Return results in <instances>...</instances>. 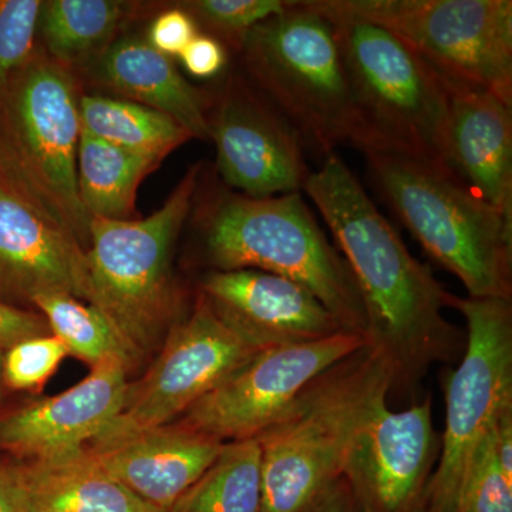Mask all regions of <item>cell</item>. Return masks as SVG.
Returning a JSON list of instances; mask_svg holds the SVG:
<instances>
[{"instance_id": "obj_1", "label": "cell", "mask_w": 512, "mask_h": 512, "mask_svg": "<svg viewBox=\"0 0 512 512\" xmlns=\"http://www.w3.org/2000/svg\"><path fill=\"white\" fill-rule=\"evenodd\" d=\"M303 191L316 205L355 276L366 312V343L386 359L392 392L417 403L431 367L456 362L467 333L444 316L448 292L417 261L335 153L312 171Z\"/></svg>"}, {"instance_id": "obj_2", "label": "cell", "mask_w": 512, "mask_h": 512, "mask_svg": "<svg viewBox=\"0 0 512 512\" xmlns=\"http://www.w3.org/2000/svg\"><path fill=\"white\" fill-rule=\"evenodd\" d=\"M393 376L367 346L312 380L254 437L261 448L262 512H309L342 480L359 436L389 406Z\"/></svg>"}, {"instance_id": "obj_3", "label": "cell", "mask_w": 512, "mask_h": 512, "mask_svg": "<svg viewBox=\"0 0 512 512\" xmlns=\"http://www.w3.org/2000/svg\"><path fill=\"white\" fill-rule=\"evenodd\" d=\"M210 271L255 269L284 276L315 295L348 332L366 339V312L348 262L333 247L301 192L252 198L212 187L194 217Z\"/></svg>"}, {"instance_id": "obj_4", "label": "cell", "mask_w": 512, "mask_h": 512, "mask_svg": "<svg viewBox=\"0 0 512 512\" xmlns=\"http://www.w3.org/2000/svg\"><path fill=\"white\" fill-rule=\"evenodd\" d=\"M242 69L284 114L305 147L323 158L340 146L383 151L350 86L335 26L309 0L289 2L245 39Z\"/></svg>"}, {"instance_id": "obj_5", "label": "cell", "mask_w": 512, "mask_h": 512, "mask_svg": "<svg viewBox=\"0 0 512 512\" xmlns=\"http://www.w3.org/2000/svg\"><path fill=\"white\" fill-rule=\"evenodd\" d=\"M201 170V164L192 165L150 217L90 222L87 303L109 319L138 367L157 355L168 332L188 313L173 258Z\"/></svg>"}, {"instance_id": "obj_6", "label": "cell", "mask_w": 512, "mask_h": 512, "mask_svg": "<svg viewBox=\"0 0 512 512\" xmlns=\"http://www.w3.org/2000/svg\"><path fill=\"white\" fill-rule=\"evenodd\" d=\"M365 157L380 197L470 298L512 301V221L437 165L394 151Z\"/></svg>"}, {"instance_id": "obj_7", "label": "cell", "mask_w": 512, "mask_h": 512, "mask_svg": "<svg viewBox=\"0 0 512 512\" xmlns=\"http://www.w3.org/2000/svg\"><path fill=\"white\" fill-rule=\"evenodd\" d=\"M82 96L77 73L37 47L0 94V170L86 249L92 220L77 188Z\"/></svg>"}, {"instance_id": "obj_8", "label": "cell", "mask_w": 512, "mask_h": 512, "mask_svg": "<svg viewBox=\"0 0 512 512\" xmlns=\"http://www.w3.org/2000/svg\"><path fill=\"white\" fill-rule=\"evenodd\" d=\"M309 2L335 26L357 107L383 151L420 158L453 174L443 77L386 29Z\"/></svg>"}, {"instance_id": "obj_9", "label": "cell", "mask_w": 512, "mask_h": 512, "mask_svg": "<svg viewBox=\"0 0 512 512\" xmlns=\"http://www.w3.org/2000/svg\"><path fill=\"white\" fill-rule=\"evenodd\" d=\"M447 308L466 319L467 342L460 365L443 379L446 427L424 512H457L474 458L512 406V301L448 293Z\"/></svg>"}, {"instance_id": "obj_10", "label": "cell", "mask_w": 512, "mask_h": 512, "mask_svg": "<svg viewBox=\"0 0 512 512\" xmlns=\"http://www.w3.org/2000/svg\"><path fill=\"white\" fill-rule=\"evenodd\" d=\"M399 37L440 74L512 106L511 0H313Z\"/></svg>"}, {"instance_id": "obj_11", "label": "cell", "mask_w": 512, "mask_h": 512, "mask_svg": "<svg viewBox=\"0 0 512 512\" xmlns=\"http://www.w3.org/2000/svg\"><path fill=\"white\" fill-rule=\"evenodd\" d=\"M365 345L363 336L342 332L261 350L174 423L221 443L254 439L315 377Z\"/></svg>"}, {"instance_id": "obj_12", "label": "cell", "mask_w": 512, "mask_h": 512, "mask_svg": "<svg viewBox=\"0 0 512 512\" xmlns=\"http://www.w3.org/2000/svg\"><path fill=\"white\" fill-rule=\"evenodd\" d=\"M258 352L197 295L191 311L168 332L147 372L128 382L121 412L109 426L143 429L174 423Z\"/></svg>"}, {"instance_id": "obj_13", "label": "cell", "mask_w": 512, "mask_h": 512, "mask_svg": "<svg viewBox=\"0 0 512 512\" xmlns=\"http://www.w3.org/2000/svg\"><path fill=\"white\" fill-rule=\"evenodd\" d=\"M217 173L225 187L252 198L303 191L309 174L295 127L244 74H231L208 110Z\"/></svg>"}, {"instance_id": "obj_14", "label": "cell", "mask_w": 512, "mask_h": 512, "mask_svg": "<svg viewBox=\"0 0 512 512\" xmlns=\"http://www.w3.org/2000/svg\"><path fill=\"white\" fill-rule=\"evenodd\" d=\"M439 456L427 396L400 412L384 407L357 436L342 478L359 512H424Z\"/></svg>"}, {"instance_id": "obj_15", "label": "cell", "mask_w": 512, "mask_h": 512, "mask_svg": "<svg viewBox=\"0 0 512 512\" xmlns=\"http://www.w3.org/2000/svg\"><path fill=\"white\" fill-rule=\"evenodd\" d=\"M89 292L86 249L0 170V302L32 309L37 296Z\"/></svg>"}, {"instance_id": "obj_16", "label": "cell", "mask_w": 512, "mask_h": 512, "mask_svg": "<svg viewBox=\"0 0 512 512\" xmlns=\"http://www.w3.org/2000/svg\"><path fill=\"white\" fill-rule=\"evenodd\" d=\"M198 295L229 330L255 350L316 342L348 332L308 289L269 272L208 271Z\"/></svg>"}, {"instance_id": "obj_17", "label": "cell", "mask_w": 512, "mask_h": 512, "mask_svg": "<svg viewBox=\"0 0 512 512\" xmlns=\"http://www.w3.org/2000/svg\"><path fill=\"white\" fill-rule=\"evenodd\" d=\"M128 376L130 372L123 363H100L66 392L2 414L0 450L16 460L79 453L119 416Z\"/></svg>"}, {"instance_id": "obj_18", "label": "cell", "mask_w": 512, "mask_h": 512, "mask_svg": "<svg viewBox=\"0 0 512 512\" xmlns=\"http://www.w3.org/2000/svg\"><path fill=\"white\" fill-rule=\"evenodd\" d=\"M224 443L177 423L107 426L87 448L101 467L141 501L168 512L214 463Z\"/></svg>"}, {"instance_id": "obj_19", "label": "cell", "mask_w": 512, "mask_h": 512, "mask_svg": "<svg viewBox=\"0 0 512 512\" xmlns=\"http://www.w3.org/2000/svg\"><path fill=\"white\" fill-rule=\"evenodd\" d=\"M443 80L448 165L468 190L512 221V106L483 87Z\"/></svg>"}, {"instance_id": "obj_20", "label": "cell", "mask_w": 512, "mask_h": 512, "mask_svg": "<svg viewBox=\"0 0 512 512\" xmlns=\"http://www.w3.org/2000/svg\"><path fill=\"white\" fill-rule=\"evenodd\" d=\"M0 471L15 512H161L114 480L87 447L0 463Z\"/></svg>"}, {"instance_id": "obj_21", "label": "cell", "mask_w": 512, "mask_h": 512, "mask_svg": "<svg viewBox=\"0 0 512 512\" xmlns=\"http://www.w3.org/2000/svg\"><path fill=\"white\" fill-rule=\"evenodd\" d=\"M87 67L104 89L119 94L120 99L167 114L192 138H210V96L188 83L173 59L144 37H117Z\"/></svg>"}, {"instance_id": "obj_22", "label": "cell", "mask_w": 512, "mask_h": 512, "mask_svg": "<svg viewBox=\"0 0 512 512\" xmlns=\"http://www.w3.org/2000/svg\"><path fill=\"white\" fill-rule=\"evenodd\" d=\"M137 9V3L117 0H46L37 26L39 47L77 73L119 37Z\"/></svg>"}, {"instance_id": "obj_23", "label": "cell", "mask_w": 512, "mask_h": 512, "mask_svg": "<svg viewBox=\"0 0 512 512\" xmlns=\"http://www.w3.org/2000/svg\"><path fill=\"white\" fill-rule=\"evenodd\" d=\"M160 158L114 146L87 133L77 148V188L90 220H137V192Z\"/></svg>"}, {"instance_id": "obj_24", "label": "cell", "mask_w": 512, "mask_h": 512, "mask_svg": "<svg viewBox=\"0 0 512 512\" xmlns=\"http://www.w3.org/2000/svg\"><path fill=\"white\" fill-rule=\"evenodd\" d=\"M80 119L87 133L114 146L160 160L192 138L181 124L167 114L134 101L104 94H83L80 99Z\"/></svg>"}, {"instance_id": "obj_25", "label": "cell", "mask_w": 512, "mask_h": 512, "mask_svg": "<svg viewBox=\"0 0 512 512\" xmlns=\"http://www.w3.org/2000/svg\"><path fill=\"white\" fill-rule=\"evenodd\" d=\"M168 512H262L261 448L228 441L210 468Z\"/></svg>"}, {"instance_id": "obj_26", "label": "cell", "mask_w": 512, "mask_h": 512, "mask_svg": "<svg viewBox=\"0 0 512 512\" xmlns=\"http://www.w3.org/2000/svg\"><path fill=\"white\" fill-rule=\"evenodd\" d=\"M32 309L43 315L50 332L66 346L69 355L90 367L120 362L130 373L138 369L109 319L90 303L66 293H50L37 296Z\"/></svg>"}, {"instance_id": "obj_27", "label": "cell", "mask_w": 512, "mask_h": 512, "mask_svg": "<svg viewBox=\"0 0 512 512\" xmlns=\"http://www.w3.org/2000/svg\"><path fill=\"white\" fill-rule=\"evenodd\" d=\"M194 20L202 35L239 55L245 39L259 23L288 8L285 0H187L177 3Z\"/></svg>"}, {"instance_id": "obj_28", "label": "cell", "mask_w": 512, "mask_h": 512, "mask_svg": "<svg viewBox=\"0 0 512 512\" xmlns=\"http://www.w3.org/2000/svg\"><path fill=\"white\" fill-rule=\"evenodd\" d=\"M42 0H0V94L37 47Z\"/></svg>"}, {"instance_id": "obj_29", "label": "cell", "mask_w": 512, "mask_h": 512, "mask_svg": "<svg viewBox=\"0 0 512 512\" xmlns=\"http://www.w3.org/2000/svg\"><path fill=\"white\" fill-rule=\"evenodd\" d=\"M67 356L66 346L56 336L23 340L3 353V383L20 392H40Z\"/></svg>"}, {"instance_id": "obj_30", "label": "cell", "mask_w": 512, "mask_h": 512, "mask_svg": "<svg viewBox=\"0 0 512 512\" xmlns=\"http://www.w3.org/2000/svg\"><path fill=\"white\" fill-rule=\"evenodd\" d=\"M457 512H512V480L498 466L493 430L474 458Z\"/></svg>"}, {"instance_id": "obj_31", "label": "cell", "mask_w": 512, "mask_h": 512, "mask_svg": "<svg viewBox=\"0 0 512 512\" xmlns=\"http://www.w3.org/2000/svg\"><path fill=\"white\" fill-rule=\"evenodd\" d=\"M200 33L194 20L180 6L164 10L151 23L147 33V42L163 55L178 57L190 45L191 40Z\"/></svg>"}, {"instance_id": "obj_32", "label": "cell", "mask_w": 512, "mask_h": 512, "mask_svg": "<svg viewBox=\"0 0 512 512\" xmlns=\"http://www.w3.org/2000/svg\"><path fill=\"white\" fill-rule=\"evenodd\" d=\"M52 335L43 315L35 309L18 308L0 302V350L12 348L23 340Z\"/></svg>"}, {"instance_id": "obj_33", "label": "cell", "mask_w": 512, "mask_h": 512, "mask_svg": "<svg viewBox=\"0 0 512 512\" xmlns=\"http://www.w3.org/2000/svg\"><path fill=\"white\" fill-rule=\"evenodd\" d=\"M178 59L191 76L210 79L227 66L228 52L217 40L198 33Z\"/></svg>"}, {"instance_id": "obj_34", "label": "cell", "mask_w": 512, "mask_h": 512, "mask_svg": "<svg viewBox=\"0 0 512 512\" xmlns=\"http://www.w3.org/2000/svg\"><path fill=\"white\" fill-rule=\"evenodd\" d=\"M493 448L498 466L512 480V406L507 407L495 421Z\"/></svg>"}, {"instance_id": "obj_35", "label": "cell", "mask_w": 512, "mask_h": 512, "mask_svg": "<svg viewBox=\"0 0 512 512\" xmlns=\"http://www.w3.org/2000/svg\"><path fill=\"white\" fill-rule=\"evenodd\" d=\"M309 512H359L346 481L340 480L322 501Z\"/></svg>"}, {"instance_id": "obj_36", "label": "cell", "mask_w": 512, "mask_h": 512, "mask_svg": "<svg viewBox=\"0 0 512 512\" xmlns=\"http://www.w3.org/2000/svg\"><path fill=\"white\" fill-rule=\"evenodd\" d=\"M0 512H15L12 503H10L8 488H6L5 480H3L2 471H0Z\"/></svg>"}, {"instance_id": "obj_37", "label": "cell", "mask_w": 512, "mask_h": 512, "mask_svg": "<svg viewBox=\"0 0 512 512\" xmlns=\"http://www.w3.org/2000/svg\"><path fill=\"white\" fill-rule=\"evenodd\" d=\"M3 353L2 350H0V389H2L3 379H2V365H3Z\"/></svg>"}]
</instances>
